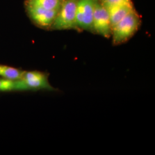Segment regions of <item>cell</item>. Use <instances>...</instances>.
Segmentation results:
<instances>
[{
    "mask_svg": "<svg viewBox=\"0 0 155 155\" xmlns=\"http://www.w3.org/2000/svg\"><path fill=\"white\" fill-rule=\"evenodd\" d=\"M102 4L109 11L111 8L118 6L133 4L131 0H101Z\"/></svg>",
    "mask_w": 155,
    "mask_h": 155,
    "instance_id": "obj_10",
    "label": "cell"
},
{
    "mask_svg": "<svg viewBox=\"0 0 155 155\" xmlns=\"http://www.w3.org/2000/svg\"><path fill=\"white\" fill-rule=\"evenodd\" d=\"M17 90H55L48 81V75L38 71H25L20 79L17 80Z\"/></svg>",
    "mask_w": 155,
    "mask_h": 155,
    "instance_id": "obj_3",
    "label": "cell"
},
{
    "mask_svg": "<svg viewBox=\"0 0 155 155\" xmlns=\"http://www.w3.org/2000/svg\"><path fill=\"white\" fill-rule=\"evenodd\" d=\"M28 17L36 26L50 29L55 20L59 11L46 10L33 6L25 5Z\"/></svg>",
    "mask_w": 155,
    "mask_h": 155,
    "instance_id": "obj_6",
    "label": "cell"
},
{
    "mask_svg": "<svg viewBox=\"0 0 155 155\" xmlns=\"http://www.w3.org/2000/svg\"><path fill=\"white\" fill-rule=\"evenodd\" d=\"M94 2L95 0H78L75 19L78 31H87L94 33Z\"/></svg>",
    "mask_w": 155,
    "mask_h": 155,
    "instance_id": "obj_4",
    "label": "cell"
},
{
    "mask_svg": "<svg viewBox=\"0 0 155 155\" xmlns=\"http://www.w3.org/2000/svg\"><path fill=\"white\" fill-rule=\"evenodd\" d=\"M25 71L14 67L0 64V77L12 81H16L22 78Z\"/></svg>",
    "mask_w": 155,
    "mask_h": 155,
    "instance_id": "obj_9",
    "label": "cell"
},
{
    "mask_svg": "<svg viewBox=\"0 0 155 155\" xmlns=\"http://www.w3.org/2000/svg\"><path fill=\"white\" fill-rule=\"evenodd\" d=\"M134 10L135 9L133 4L118 6L109 9L108 12L109 13L111 31L112 28L116 26L118 22L125 17L127 16L128 14Z\"/></svg>",
    "mask_w": 155,
    "mask_h": 155,
    "instance_id": "obj_7",
    "label": "cell"
},
{
    "mask_svg": "<svg viewBox=\"0 0 155 155\" xmlns=\"http://www.w3.org/2000/svg\"><path fill=\"white\" fill-rule=\"evenodd\" d=\"M17 90L16 81H12L4 78H0V91Z\"/></svg>",
    "mask_w": 155,
    "mask_h": 155,
    "instance_id": "obj_11",
    "label": "cell"
},
{
    "mask_svg": "<svg viewBox=\"0 0 155 155\" xmlns=\"http://www.w3.org/2000/svg\"><path fill=\"white\" fill-rule=\"evenodd\" d=\"M93 28L94 33H98L106 38H109L111 36L109 13L101 0H95Z\"/></svg>",
    "mask_w": 155,
    "mask_h": 155,
    "instance_id": "obj_5",
    "label": "cell"
},
{
    "mask_svg": "<svg viewBox=\"0 0 155 155\" xmlns=\"http://www.w3.org/2000/svg\"><path fill=\"white\" fill-rule=\"evenodd\" d=\"M63 0H26L24 5L33 6L46 10L59 11Z\"/></svg>",
    "mask_w": 155,
    "mask_h": 155,
    "instance_id": "obj_8",
    "label": "cell"
},
{
    "mask_svg": "<svg viewBox=\"0 0 155 155\" xmlns=\"http://www.w3.org/2000/svg\"><path fill=\"white\" fill-rule=\"evenodd\" d=\"M78 0H63L52 25L51 30L76 29V11Z\"/></svg>",
    "mask_w": 155,
    "mask_h": 155,
    "instance_id": "obj_2",
    "label": "cell"
},
{
    "mask_svg": "<svg viewBox=\"0 0 155 155\" xmlns=\"http://www.w3.org/2000/svg\"><path fill=\"white\" fill-rule=\"evenodd\" d=\"M141 25V18L136 10L125 17L112 28L113 44L121 45L130 39L138 31Z\"/></svg>",
    "mask_w": 155,
    "mask_h": 155,
    "instance_id": "obj_1",
    "label": "cell"
}]
</instances>
